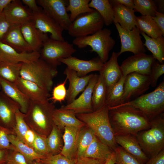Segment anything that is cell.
I'll return each mask as SVG.
<instances>
[{
	"mask_svg": "<svg viewBox=\"0 0 164 164\" xmlns=\"http://www.w3.org/2000/svg\"><path fill=\"white\" fill-rule=\"evenodd\" d=\"M8 150L0 149V164H5Z\"/></svg>",
	"mask_w": 164,
	"mask_h": 164,
	"instance_id": "6f0895ef",
	"label": "cell"
},
{
	"mask_svg": "<svg viewBox=\"0 0 164 164\" xmlns=\"http://www.w3.org/2000/svg\"><path fill=\"white\" fill-rule=\"evenodd\" d=\"M135 26L140 33L143 32L151 38H156L162 36L161 29L152 16H136Z\"/></svg>",
	"mask_w": 164,
	"mask_h": 164,
	"instance_id": "1f68e13d",
	"label": "cell"
},
{
	"mask_svg": "<svg viewBox=\"0 0 164 164\" xmlns=\"http://www.w3.org/2000/svg\"><path fill=\"white\" fill-rule=\"evenodd\" d=\"M109 1L112 5L115 4H119L129 9H133V0H109Z\"/></svg>",
	"mask_w": 164,
	"mask_h": 164,
	"instance_id": "9f6ffc18",
	"label": "cell"
},
{
	"mask_svg": "<svg viewBox=\"0 0 164 164\" xmlns=\"http://www.w3.org/2000/svg\"><path fill=\"white\" fill-rule=\"evenodd\" d=\"M12 0H0V12H3L4 9L11 2Z\"/></svg>",
	"mask_w": 164,
	"mask_h": 164,
	"instance_id": "91938a15",
	"label": "cell"
},
{
	"mask_svg": "<svg viewBox=\"0 0 164 164\" xmlns=\"http://www.w3.org/2000/svg\"><path fill=\"white\" fill-rule=\"evenodd\" d=\"M5 164H30L25 156L18 152L9 150Z\"/></svg>",
	"mask_w": 164,
	"mask_h": 164,
	"instance_id": "c3c4849f",
	"label": "cell"
},
{
	"mask_svg": "<svg viewBox=\"0 0 164 164\" xmlns=\"http://www.w3.org/2000/svg\"><path fill=\"white\" fill-rule=\"evenodd\" d=\"M104 25L99 13L94 10L81 14L71 22L67 31L69 34L75 38L92 35L102 29Z\"/></svg>",
	"mask_w": 164,
	"mask_h": 164,
	"instance_id": "9c48e42d",
	"label": "cell"
},
{
	"mask_svg": "<svg viewBox=\"0 0 164 164\" xmlns=\"http://www.w3.org/2000/svg\"><path fill=\"white\" fill-rule=\"evenodd\" d=\"M57 73L56 69L40 58L31 63H21L20 77L36 83L49 92L53 85V79Z\"/></svg>",
	"mask_w": 164,
	"mask_h": 164,
	"instance_id": "5b68a950",
	"label": "cell"
},
{
	"mask_svg": "<svg viewBox=\"0 0 164 164\" xmlns=\"http://www.w3.org/2000/svg\"><path fill=\"white\" fill-rule=\"evenodd\" d=\"M156 60L152 55L142 53L130 56L124 60L120 67L123 76L132 73L150 76Z\"/></svg>",
	"mask_w": 164,
	"mask_h": 164,
	"instance_id": "8fae6325",
	"label": "cell"
},
{
	"mask_svg": "<svg viewBox=\"0 0 164 164\" xmlns=\"http://www.w3.org/2000/svg\"><path fill=\"white\" fill-rule=\"evenodd\" d=\"M111 33L110 29H102L92 35L75 38L73 43L80 49L90 46L91 51L96 52L105 63L108 60L109 53L115 44V40L111 36Z\"/></svg>",
	"mask_w": 164,
	"mask_h": 164,
	"instance_id": "52a82bcc",
	"label": "cell"
},
{
	"mask_svg": "<svg viewBox=\"0 0 164 164\" xmlns=\"http://www.w3.org/2000/svg\"><path fill=\"white\" fill-rule=\"evenodd\" d=\"M40 58L39 52H19L8 45L0 41V61L17 64L29 63L36 60Z\"/></svg>",
	"mask_w": 164,
	"mask_h": 164,
	"instance_id": "d6986e66",
	"label": "cell"
},
{
	"mask_svg": "<svg viewBox=\"0 0 164 164\" xmlns=\"http://www.w3.org/2000/svg\"><path fill=\"white\" fill-rule=\"evenodd\" d=\"M20 27L24 39L33 51L39 52L44 42L49 38L47 34L37 29L33 20L22 24Z\"/></svg>",
	"mask_w": 164,
	"mask_h": 164,
	"instance_id": "44dd1931",
	"label": "cell"
},
{
	"mask_svg": "<svg viewBox=\"0 0 164 164\" xmlns=\"http://www.w3.org/2000/svg\"><path fill=\"white\" fill-rule=\"evenodd\" d=\"M11 26L3 12H0V41H2Z\"/></svg>",
	"mask_w": 164,
	"mask_h": 164,
	"instance_id": "f907efd6",
	"label": "cell"
},
{
	"mask_svg": "<svg viewBox=\"0 0 164 164\" xmlns=\"http://www.w3.org/2000/svg\"><path fill=\"white\" fill-rule=\"evenodd\" d=\"M1 90V86L0 85V91Z\"/></svg>",
	"mask_w": 164,
	"mask_h": 164,
	"instance_id": "be15d7a7",
	"label": "cell"
},
{
	"mask_svg": "<svg viewBox=\"0 0 164 164\" xmlns=\"http://www.w3.org/2000/svg\"><path fill=\"white\" fill-rule=\"evenodd\" d=\"M145 39L144 45L152 53L153 57L160 63L164 60V37L161 36L156 38H151L143 32L140 33Z\"/></svg>",
	"mask_w": 164,
	"mask_h": 164,
	"instance_id": "e575fe53",
	"label": "cell"
},
{
	"mask_svg": "<svg viewBox=\"0 0 164 164\" xmlns=\"http://www.w3.org/2000/svg\"><path fill=\"white\" fill-rule=\"evenodd\" d=\"M133 9L135 12L140 13L141 15L154 17L157 11L154 0H133Z\"/></svg>",
	"mask_w": 164,
	"mask_h": 164,
	"instance_id": "b9f144b4",
	"label": "cell"
},
{
	"mask_svg": "<svg viewBox=\"0 0 164 164\" xmlns=\"http://www.w3.org/2000/svg\"><path fill=\"white\" fill-rule=\"evenodd\" d=\"M20 109L17 103L0 91V126L15 133V114Z\"/></svg>",
	"mask_w": 164,
	"mask_h": 164,
	"instance_id": "2e32d148",
	"label": "cell"
},
{
	"mask_svg": "<svg viewBox=\"0 0 164 164\" xmlns=\"http://www.w3.org/2000/svg\"><path fill=\"white\" fill-rule=\"evenodd\" d=\"M15 85L31 101H43L50 96L49 91L36 83L20 77Z\"/></svg>",
	"mask_w": 164,
	"mask_h": 164,
	"instance_id": "603a6c76",
	"label": "cell"
},
{
	"mask_svg": "<svg viewBox=\"0 0 164 164\" xmlns=\"http://www.w3.org/2000/svg\"><path fill=\"white\" fill-rule=\"evenodd\" d=\"M103 164H115V157L114 151Z\"/></svg>",
	"mask_w": 164,
	"mask_h": 164,
	"instance_id": "94428289",
	"label": "cell"
},
{
	"mask_svg": "<svg viewBox=\"0 0 164 164\" xmlns=\"http://www.w3.org/2000/svg\"><path fill=\"white\" fill-rule=\"evenodd\" d=\"M81 128L66 126L64 129L63 138V146L61 153L71 159H76L79 135Z\"/></svg>",
	"mask_w": 164,
	"mask_h": 164,
	"instance_id": "484cf974",
	"label": "cell"
},
{
	"mask_svg": "<svg viewBox=\"0 0 164 164\" xmlns=\"http://www.w3.org/2000/svg\"><path fill=\"white\" fill-rule=\"evenodd\" d=\"M90 1V0H68L66 9L67 12H70V19L71 22L79 15L94 10L89 6Z\"/></svg>",
	"mask_w": 164,
	"mask_h": 164,
	"instance_id": "ab89813d",
	"label": "cell"
},
{
	"mask_svg": "<svg viewBox=\"0 0 164 164\" xmlns=\"http://www.w3.org/2000/svg\"><path fill=\"white\" fill-rule=\"evenodd\" d=\"M76 51L73 44L68 41L54 40L49 38L43 43L39 51L40 58L57 69L60 65L59 60L68 58Z\"/></svg>",
	"mask_w": 164,
	"mask_h": 164,
	"instance_id": "ba28073f",
	"label": "cell"
},
{
	"mask_svg": "<svg viewBox=\"0 0 164 164\" xmlns=\"http://www.w3.org/2000/svg\"><path fill=\"white\" fill-rule=\"evenodd\" d=\"M113 152L95 135L83 157H90L106 161Z\"/></svg>",
	"mask_w": 164,
	"mask_h": 164,
	"instance_id": "4dcf8cb0",
	"label": "cell"
},
{
	"mask_svg": "<svg viewBox=\"0 0 164 164\" xmlns=\"http://www.w3.org/2000/svg\"><path fill=\"white\" fill-rule=\"evenodd\" d=\"M37 3L64 30H67L71 22L67 10L68 0H38Z\"/></svg>",
	"mask_w": 164,
	"mask_h": 164,
	"instance_id": "4fadbf2b",
	"label": "cell"
},
{
	"mask_svg": "<svg viewBox=\"0 0 164 164\" xmlns=\"http://www.w3.org/2000/svg\"><path fill=\"white\" fill-rule=\"evenodd\" d=\"M95 136L93 132L87 125L80 128L78 139L76 159L84 157Z\"/></svg>",
	"mask_w": 164,
	"mask_h": 164,
	"instance_id": "f35d334b",
	"label": "cell"
},
{
	"mask_svg": "<svg viewBox=\"0 0 164 164\" xmlns=\"http://www.w3.org/2000/svg\"><path fill=\"white\" fill-rule=\"evenodd\" d=\"M114 152L115 164H142L119 145L118 146Z\"/></svg>",
	"mask_w": 164,
	"mask_h": 164,
	"instance_id": "7bdbcfd3",
	"label": "cell"
},
{
	"mask_svg": "<svg viewBox=\"0 0 164 164\" xmlns=\"http://www.w3.org/2000/svg\"><path fill=\"white\" fill-rule=\"evenodd\" d=\"M126 105L132 106L138 110L150 121L163 113L164 80L152 92L143 94L132 100L116 107Z\"/></svg>",
	"mask_w": 164,
	"mask_h": 164,
	"instance_id": "8992f818",
	"label": "cell"
},
{
	"mask_svg": "<svg viewBox=\"0 0 164 164\" xmlns=\"http://www.w3.org/2000/svg\"><path fill=\"white\" fill-rule=\"evenodd\" d=\"M98 77V75L93 74L87 85L80 96L71 103L63 106V107L66 109L73 111L76 114L93 111L92 96L94 87Z\"/></svg>",
	"mask_w": 164,
	"mask_h": 164,
	"instance_id": "9a60e30c",
	"label": "cell"
},
{
	"mask_svg": "<svg viewBox=\"0 0 164 164\" xmlns=\"http://www.w3.org/2000/svg\"><path fill=\"white\" fill-rule=\"evenodd\" d=\"M90 8L97 11L102 17L104 24L108 26L113 22V6L108 0H91L89 4Z\"/></svg>",
	"mask_w": 164,
	"mask_h": 164,
	"instance_id": "836d02e7",
	"label": "cell"
},
{
	"mask_svg": "<svg viewBox=\"0 0 164 164\" xmlns=\"http://www.w3.org/2000/svg\"><path fill=\"white\" fill-rule=\"evenodd\" d=\"M53 117L54 124L62 130L66 126L81 128L86 125L77 118L73 111L65 109L62 106L59 108H55Z\"/></svg>",
	"mask_w": 164,
	"mask_h": 164,
	"instance_id": "4316f807",
	"label": "cell"
},
{
	"mask_svg": "<svg viewBox=\"0 0 164 164\" xmlns=\"http://www.w3.org/2000/svg\"><path fill=\"white\" fill-rule=\"evenodd\" d=\"M9 140L13 147V150L19 152L26 158L31 164L33 161L38 160L45 157L37 153L33 149L20 140L14 134L8 135Z\"/></svg>",
	"mask_w": 164,
	"mask_h": 164,
	"instance_id": "d6a6232c",
	"label": "cell"
},
{
	"mask_svg": "<svg viewBox=\"0 0 164 164\" xmlns=\"http://www.w3.org/2000/svg\"><path fill=\"white\" fill-rule=\"evenodd\" d=\"M15 117V135L20 140L32 148L35 132L26 123L24 119V114L19 110L16 112Z\"/></svg>",
	"mask_w": 164,
	"mask_h": 164,
	"instance_id": "f546056e",
	"label": "cell"
},
{
	"mask_svg": "<svg viewBox=\"0 0 164 164\" xmlns=\"http://www.w3.org/2000/svg\"><path fill=\"white\" fill-rule=\"evenodd\" d=\"M107 89L103 78L100 73L94 87L92 96V105L93 111L105 104Z\"/></svg>",
	"mask_w": 164,
	"mask_h": 164,
	"instance_id": "d590c367",
	"label": "cell"
},
{
	"mask_svg": "<svg viewBox=\"0 0 164 164\" xmlns=\"http://www.w3.org/2000/svg\"><path fill=\"white\" fill-rule=\"evenodd\" d=\"M76 159H70L61 153L50 155L38 161L44 164H74Z\"/></svg>",
	"mask_w": 164,
	"mask_h": 164,
	"instance_id": "bcb514c9",
	"label": "cell"
},
{
	"mask_svg": "<svg viewBox=\"0 0 164 164\" xmlns=\"http://www.w3.org/2000/svg\"><path fill=\"white\" fill-rule=\"evenodd\" d=\"M67 79V78L62 83H60L55 86L52 91V96L49 98L53 103L61 102L66 100L67 90L65 85Z\"/></svg>",
	"mask_w": 164,
	"mask_h": 164,
	"instance_id": "f6af8a7d",
	"label": "cell"
},
{
	"mask_svg": "<svg viewBox=\"0 0 164 164\" xmlns=\"http://www.w3.org/2000/svg\"><path fill=\"white\" fill-rule=\"evenodd\" d=\"M150 86L149 76L135 72L128 74L125 79L124 93L120 104L143 94L149 89Z\"/></svg>",
	"mask_w": 164,
	"mask_h": 164,
	"instance_id": "30bf717a",
	"label": "cell"
},
{
	"mask_svg": "<svg viewBox=\"0 0 164 164\" xmlns=\"http://www.w3.org/2000/svg\"><path fill=\"white\" fill-rule=\"evenodd\" d=\"M150 121V127L136 136L142 151L149 159L164 149V113Z\"/></svg>",
	"mask_w": 164,
	"mask_h": 164,
	"instance_id": "277c9868",
	"label": "cell"
},
{
	"mask_svg": "<svg viewBox=\"0 0 164 164\" xmlns=\"http://www.w3.org/2000/svg\"><path fill=\"white\" fill-rule=\"evenodd\" d=\"M15 133L0 126V149L13 150V147L10 142L8 135Z\"/></svg>",
	"mask_w": 164,
	"mask_h": 164,
	"instance_id": "681fc988",
	"label": "cell"
},
{
	"mask_svg": "<svg viewBox=\"0 0 164 164\" xmlns=\"http://www.w3.org/2000/svg\"><path fill=\"white\" fill-rule=\"evenodd\" d=\"M152 19L156 23L161 29L162 36H164V14L157 11Z\"/></svg>",
	"mask_w": 164,
	"mask_h": 164,
	"instance_id": "db71d44e",
	"label": "cell"
},
{
	"mask_svg": "<svg viewBox=\"0 0 164 164\" xmlns=\"http://www.w3.org/2000/svg\"><path fill=\"white\" fill-rule=\"evenodd\" d=\"M46 137L35 132L32 148L39 154L44 157L50 155L46 141Z\"/></svg>",
	"mask_w": 164,
	"mask_h": 164,
	"instance_id": "ee69618b",
	"label": "cell"
},
{
	"mask_svg": "<svg viewBox=\"0 0 164 164\" xmlns=\"http://www.w3.org/2000/svg\"><path fill=\"white\" fill-rule=\"evenodd\" d=\"M62 131L54 124L50 133L46 137L47 144L50 155L61 153L64 145Z\"/></svg>",
	"mask_w": 164,
	"mask_h": 164,
	"instance_id": "74e56055",
	"label": "cell"
},
{
	"mask_svg": "<svg viewBox=\"0 0 164 164\" xmlns=\"http://www.w3.org/2000/svg\"><path fill=\"white\" fill-rule=\"evenodd\" d=\"M59 61L75 71L79 77L86 76L92 72L100 71L104 63L98 57L85 60L71 56L67 58L60 59Z\"/></svg>",
	"mask_w": 164,
	"mask_h": 164,
	"instance_id": "ac0fdd59",
	"label": "cell"
},
{
	"mask_svg": "<svg viewBox=\"0 0 164 164\" xmlns=\"http://www.w3.org/2000/svg\"><path fill=\"white\" fill-rule=\"evenodd\" d=\"M126 77L123 75L118 82L107 91L105 104L108 108L115 107L121 104Z\"/></svg>",
	"mask_w": 164,
	"mask_h": 164,
	"instance_id": "8d00e7d4",
	"label": "cell"
},
{
	"mask_svg": "<svg viewBox=\"0 0 164 164\" xmlns=\"http://www.w3.org/2000/svg\"><path fill=\"white\" fill-rule=\"evenodd\" d=\"M116 143L142 164H145L149 159L142 151L136 136L131 134L115 136Z\"/></svg>",
	"mask_w": 164,
	"mask_h": 164,
	"instance_id": "cb8c5ba5",
	"label": "cell"
},
{
	"mask_svg": "<svg viewBox=\"0 0 164 164\" xmlns=\"http://www.w3.org/2000/svg\"><path fill=\"white\" fill-rule=\"evenodd\" d=\"M164 73V64L160 63L156 60L152 66L149 76L151 87H155L156 86L159 78Z\"/></svg>",
	"mask_w": 164,
	"mask_h": 164,
	"instance_id": "7dc6e473",
	"label": "cell"
},
{
	"mask_svg": "<svg viewBox=\"0 0 164 164\" xmlns=\"http://www.w3.org/2000/svg\"><path fill=\"white\" fill-rule=\"evenodd\" d=\"M3 12L11 26H20L32 20V12L29 9L23 6L20 0H12Z\"/></svg>",
	"mask_w": 164,
	"mask_h": 164,
	"instance_id": "e0dca14e",
	"label": "cell"
},
{
	"mask_svg": "<svg viewBox=\"0 0 164 164\" xmlns=\"http://www.w3.org/2000/svg\"><path fill=\"white\" fill-rule=\"evenodd\" d=\"M63 73L69 81L66 98L67 104H68L72 102L77 95L84 90L93 74L79 77L75 71L67 67Z\"/></svg>",
	"mask_w": 164,
	"mask_h": 164,
	"instance_id": "ffe728a7",
	"label": "cell"
},
{
	"mask_svg": "<svg viewBox=\"0 0 164 164\" xmlns=\"http://www.w3.org/2000/svg\"><path fill=\"white\" fill-rule=\"evenodd\" d=\"M49 99V98H48ZM49 99L43 101H31L24 119L35 132L47 137L54 124L53 113L55 106Z\"/></svg>",
	"mask_w": 164,
	"mask_h": 164,
	"instance_id": "3957f363",
	"label": "cell"
},
{
	"mask_svg": "<svg viewBox=\"0 0 164 164\" xmlns=\"http://www.w3.org/2000/svg\"><path fill=\"white\" fill-rule=\"evenodd\" d=\"M154 1L157 8V11L164 13V1L158 0H155Z\"/></svg>",
	"mask_w": 164,
	"mask_h": 164,
	"instance_id": "680465c9",
	"label": "cell"
},
{
	"mask_svg": "<svg viewBox=\"0 0 164 164\" xmlns=\"http://www.w3.org/2000/svg\"><path fill=\"white\" fill-rule=\"evenodd\" d=\"M112 6L114 24L118 23L122 28L128 30L135 27L136 16L133 9L119 4H114Z\"/></svg>",
	"mask_w": 164,
	"mask_h": 164,
	"instance_id": "f1b7e54d",
	"label": "cell"
},
{
	"mask_svg": "<svg viewBox=\"0 0 164 164\" xmlns=\"http://www.w3.org/2000/svg\"><path fill=\"white\" fill-rule=\"evenodd\" d=\"M106 161L90 157H81L76 159L74 164H103Z\"/></svg>",
	"mask_w": 164,
	"mask_h": 164,
	"instance_id": "816d5d0a",
	"label": "cell"
},
{
	"mask_svg": "<svg viewBox=\"0 0 164 164\" xmlns=\"http://www.w3.org/2000/svg\"><path fill=\"white\" fill-rule=\"evenodd\" d=\"M1 41L19 52H34L24 39L19 26H11Z\"/></svg>",
	"mask_w": 164,
	"mask_h": 164,
	"instance_id": "83f0119b",
	"label": "cell"
},
{
	"mask_svg": "<svg viewBox=\"0 0 164 164\" xmlns=\"http://www.w3.org/2000/svg\"><path fill=\"white\" fill-rule=\"evenodd\" d=\"M108 115L114 135L131 134L136 136L139 132L150 126V121L138 110L129 105L108 108Z\"/></svg>",
	"mask_w": 164,
	"mask_h": 164,
	"instance_id": "6da1fadb",
	"label": "cell"
},
{
	"mask_svg": "<svg viewBox=\"0 0 164 164\" xmlns=\"http://www.w3.org/2000/svg\"><path fill=\"white\" fill-rule=\"evenodd\" d=\"M32 13V20L37 29L44 33H50V38L52 39L64 40L62 35L63 29L42 8L39 11Z\"/></svg>",
	"mask_w": 164,
	"mask_h": 164,
	"instance_id": "5bb4252c",
	"label": "cell"
},
{
	"mask_svg": "<svg viewBox=\"0 0 164 164\" xmlns=\"http://www.w3.org/2000/svg\"><path fill=\"white\" fill-rule=\"evenodd\" d=\"M31 164H44L38 161H34L32 162Z\"/></svg>",
	"mask_w": 164,
	"mask_h": 164,
	"instance_id": "6125c7cd",
	"label": "cell"
},
{
	"mask_svg": "<svg viewBox=\"0 0 164 164\" xmlns=\"http://www.w3.org/2000/svg\"><path fill=\"white\" fill-rule=\"evenodd\" d=\"M22 2L27 6L32 13L38 12L41 9V7L38 6L35 0H22Z\"/></svg>",
	"mask_w": 164,
	"mask_h": 164,
	"instance_id": "11a10c76",
	"label": "cell"
},
{
	"mask_svg": "<svg viewBox=\"0 0 164 164\" xmlns=\"http://www.w3.org/2000/svg\"><path fill=\"white\" fill-rule=\"evenodd\" d=\"M21 63H8L0 61V77L15 85L20 77Z\"/></svg>",
	"mask_w": 164,
	"mask_h": 164,
	"instance_id": "60d3db41",
	"label": "cell"
},
{
	"mask_svg": "<svg viewBox=\"0 0 164 164\" xmlns=\"http://www.w3.org/2000/svg\"><path fill=\"white\" fill-rule=\"evenodd\" d=\"M1 91L8 97L17 103L20 111L26 114L29 107L31 101L14 84L0 77Z\"/></svg>",
	"mask_w": 164,
	"mask_h": 164,
	"instance_id": "d4e9b609",
	"label": "cell"
},
{
	"mask_svg": "<svg viewBox=\"0 0 164 164\" xmlns=\"http://www.w3.org/2000/svg\"><path fill=\"white\" fill-rule=\"evenodd\" d=\"M108 107L106 104L91 112L76 114L80 121L93 132L95 135L114 151L118 145L116 142L108 115Z\"/></svg>",
	"mask_w": 164,
	"mask_h": 164,
	"instance_id": "7a4b0ae2",
	"label": "cell"
},
{
	"mask_svg": "<svg viewBox=\"0 0 164 164\" xmlns=\"http://www.w3.org/2000/svg\"><path fill=\"white\" fill-rule=\"evenodd\" d=\"M145 164H164V149L149 159Z\"/></svg>",
	"mask_w": 164,
	"mask_h": 164,
	"instance_id": "f5cc1de1",
	"label": "cell"
},
{
	"mask_svg": "<svg viewBox=\"0 0 164 164\" xmlns=\"http://www.w3.org/2000/svg\"><path fill=\"white\" fill-rule=\"evenodd\" d=\"M117 53L113 52L108 60L104 63L99 71L106 84L107 91L118 82L123 75L118 63Z\"/></svg>",
	"mask_w": 164,
	"mask_h": 164,
	"instance_id": "7402d4cb",
	"label": "cell"
},
{
	"mask_svg": "<svg viewBox=\"0 0 164 164\" xmlns=\"http://www.w3.org/2000/svg\"><path fill=\"white\" fill-rule=\"evenodd\" d=\"M114 24L121 43L120 50L117 53L118 56L126 52L132 53L134 54L145 53L146 50L140 32L136 26L131 30H128L122 28L118 23Z\"/></svg>",
	"mask_w": 164,
	"mask_h": 164,
	"instance_id": "7c38bea8",
	"label": "cell"
}]
</instances>
